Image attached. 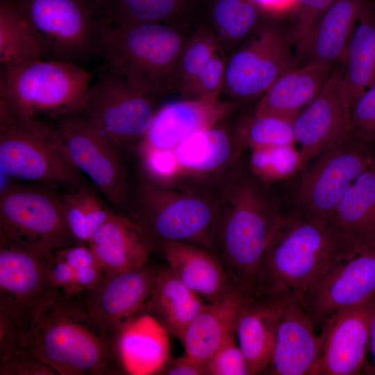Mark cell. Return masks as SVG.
I'll return each mask as SVG.
<instances>
[{"label":"cell","instance_id":"7dc6e473","mask_svg":"<svg viewBox=\"0 0 375 375\" xmlns=\"http://www.w3.org/2000/svg\"><path fill=\"white\" fill-rule=\"evenodd\" d=\"M160 374L165 375H207L206 363L185 354L170 359Z\"/></svg>","mask_w":375,"mask_h":375},{"label":"cell","instance_id":"bcb514c9","mask_svg":"<svg viewBox=\"0 0 375 375\" xmlns=\"http://www.w3.org/2000/svg\"><path fill=\"white\" fill-rule=\"evenodd\" d=\"M55 256L69 265L74 271L99 264L87 244H75L54 253Z\"/></svg>","mask_w":375,"mask_h":375},{"label":"cell","instance_id":"7a4b0ae2","mask_svg":"<svg viewBox=\"0 0 375 375\" xmlns=\"http://www.w3.org/2000/svg\"><path fill=\"white\" fill-rule=\"evenodd\" d=\"M26 346L58 375H104L121 368L112 338L81 301L60 289L38 311Z\"/></svg>","mask_w":375,"mask_h":375},{"label":"cell","instance_id":"3957f363","mask_svg":"<svg viewBox=\"0 0 375 375\" xmlns=\"http://www.w3.org/2000/svg\"><path fill=\"white\" fill-rule=\"evenodd\" d=\"M219 212L215 188L161 185L144 178L131 191L125 214L144 231L156 249L170 242L212 250Z\"/></svg>","mask_w":375,"mask_h":375},{"label":"cell","instance_id":"d4e9b609","mask_svg":"<svg viewBox=\"0 0 375 375\" xmlns=\"http://www.w3.org/2000/svg\"><path fill=\"white\" fill-rule=\"evenodd\" d=\"M160 249L170 269L207 303H217L234 292L224 265L212 251L180 242H167Z\"/></svg>","mask_w":375,"mask_h":375},{"label":"cell","instance_id":"52a82bcc","mask_svg":"<svg viewBox=\"0 0 375 375\" xmlns=\"http://www.w3.org/2000/svg\"><path fill=\"white\" fill-rule=\"evenodd\" d=\"M0 169L8 178L68 189L83 184L55 126L0 115Z\"/></svg>","mask_w":375,"mask_h":375},{"label":"cell","instance_id":"8d00e7d4","mask_svg":"<svg viewBox=\"0 0 375 375\" xmlns=\"http://www.w3.org/2000/svg\"><path fill=\"white\" fill-rule=\"evenodd\" d=\"M294 119L267 113H255L238 132L242 145L251 149L293 145L296 143Z\"/></svg>","mask_w":375,"mask_h":375},{"label":"cell","instance_id":"ffe728a7","mask_svg":"<svg viewBox=\"0 0 375 375\" xmlns=\"http://www.w3.org/2000/svg\"><path fill=\"white\" fill-rule=\"evenodd\" d=\"M235 104L219 98L188 99L157 110L137 150H171L192 135L225 119Z\"/></svg>","mask_w":375,"mask_h":375},{"label":"cell","instance_id":"4316f807","mask_svg":"<svg viewBox=\"0 0 375 375\" xmlns=\"http://www.w3.org/2000/svg\"><path fill=\"white\" fill-rule=\"evenodd\" d=\"M333 66L308 62L281 76L262 96L255 113L295 119L319 94Z\"/></svg>","mask_w":375,"mask_h":375},{"label":"cell","instance_id":"2e32d148","mask_svg":"<svg viewBox=\"0 0 375 375\" xmlns=\"http://www.w3.org/2000/svg\"><path fill=\"white\" fill-rule=\"evenodd\" d=\"M160 267L150 263L106 274L81 301L93 319L112 338L127 322L143 312L154 289Z\"/></svg>","mask_w":375,"mask_h":375},{"label":"cell","instance_id":"1f68e13d","mask_svg":"<svg viewBox=\"0 0 375 375\" xmlns=\"http://www.w3.org/2000/svg\"><path fill=\"white\" fill-rule=\"evenodd\" d=\"M47 57L40 32L15 0L0 1V65Z\"/></svg>","mask_w":375,"mask_h":375},{"label":"cell","instance_id":"d590c367","mask_svg":"<svg viewBox=\"0 0 375 375\" xmlns=\"http://www.w3.org/2000/svg\"><path fill=\"white\" fill-rule=\"evenodd\" d=\"M222 46L215 31L208 27L198 28L188 38L180 60L175 90L183 98Z\"/></svg>","mask_w":375,"mask_h":375},{"label":"cell","instance_id":"ba28073f","mask_svg":"<svg viewBox=\"0 0 375 375\" xmlns=\"http://www.w3.org/2000/svg\"><path fill=\"white\" fill-rule=\"evenodd\" d=\"M0 237L41 252L55 253L76 244L61 195L32 185H9L1 190Z\"/></svg>","mask_w":375,"mask_h":375},{"label":"cell","instance_id":"277c9868","mask_svg":"<svg viewBox=\"0 0 375 375\" xmlns=\"http://www.w3.org/2000/svg\"><path fill=\"white\" fill-rule=\"evenodd\" d=\"M188 38L181 24L113 26L103 19L97 55L133 88L160 98L176 90Z\"/></svg>","mask_w":375,"mask_h":375},{"label":"cell","instance_id":"7c38bea8","mask_svg":"<svg viewBox=\"0 0 375 375\" xmlns=\"http://www.w3.org/2000/svg\"><path fill=\"white\" fill-rule=\"evenodd\" d=\"M55 128L74 166L92 181L116 211L125 213L129 188L123 151L82 112L58 118Z\"/></svg>","mask_w":375,"mask_h":375},{"label":"cell","instance_id":"d6986e66","mask_svg":"<svg viewBox=\"0 0 375 375\" xmlns=\"http://www.w3.org/2000/svg\"><path fill=\"white\" fill-rule=\"evenodd\" d=\"M369 301L323 323L321 351L311 375L363 374L369 350Z\"/></svg>","mask_w":375,"mask_h":375},{"label":"cell","instance_id":"4fadbf2b","mask_svg":"<svg viewBox=\"0 0 375 375\" xmlns=\"http://www.w3.org/2000/svg\"><path fill=\"white\" fill-rule=\"evenodd\" d=\"M54 253L30 249L0 237V312L28 333L40 307L56 288L49 272Z\"/></svg>","mask_w":375,"mask_h":375},{"label":"cell","instance_id":"4dcf8cb0","mask_svg":"<svg viewBox=\"0 0 375 375\" xmlns=\"http://www.w3.org/2000/svg\"><path fill=\"white\" fill-rule=\"evenodd\" d=\"M344 59L342 81L352 106L375 81V17L370 6L364 10L358 21Z\"/></svg>","mask_w":375,"mask_h":375},{"label":"cell","instance_id":"8fae6325","mask_svg":"<svg viewBox=\"0 0 375 375\" xmlns=\"http://www.w3.org/2000/svg\"><path fill=\"white\" fill-rule=\"evenodd\" d=\"M302 173L294 200L299 212L329 223L355 180L374 162L375 152L349 136L328 148Z\"/></svg>","mask_w":375,"mask_h":375},{"label":"cell","instance_id":"8992f818","mask_svg":"<svg viewBox=\"0 0 375 375\" xmlns=\"http://www.w3.org/2000/svg\"><path fill=\"white\" fill-rule=\"evenodd\" d=\"M94 77L81 65L55 59L1 65L0 115L58 119L83 112Z\"/></svg>","mask_w":375,"mask_h":375},{"label":"cell","instance_id":"ee69618b","mask_svg":"<svg viewBox=\"0 0 375 375\" xmlns=\"http://www.w3.org/2000/svg\"><path fill=\"white\" fill-rule=\"evenodd\" d=\"M27 334L15 319L0 312V360L26 347Z\"/></svg>","mask_w":375,"mask_h":375},{"label":"cell","instance_id":"681fc988","mask_svg":"<svg viewBox=\"0 0 375 375\" xmlns=\"http://www.w3.org/2000/svg\"><path fill=\"white\" fill-rule=\"evenodd\" d=\"M262 12L278 15L296 9L297 0H252Z\"/></svg>","mask_w":375,"mask_h":375},{"label":"cell","instance_id":"f907efd6","mask_svg":"<svg viewBox=\"0 0 375 375\" xmlns=\"http://www.w3.org/2000/svg\"><path fill=\"white\" fill-rule=\"evenodd\" d=\"M369 350L373 360L367 362L363 374L375 375V296L369 301Z\"/></svg>","mask_w":375,"mask_h":375},{"label":"cell","instance_id":"b9f144b4","mask_svg":"<svg viewBox=\"0 0 375 375\" xmlns=\"http://www.w3.org/2000/svg\"><path fill=\"white\" fill-rule=\"evenodd\" d=\"M206 367L207 375H251L235 334L206 362Z\"/></svg>","mask_w":375,"mask_h":375},{"label":"cell","instance_id":"f6af8a7d","mask_svg":"<svg viewBox=\"0 0 375 375\" xmlns=\"http://www.w3.org/2000/svg\"><path fill=\"white\" fill-rule=\"evenodd\" d=\"M49 276L54 288L60 289L70 296L79 294L74 269L55 255L49 267Z\"/></svg>","mask_w":375,"mask_h":375},{"label":"cell","instance_id":"cb8c5ba5","mask_svg":"<svg viewBox=\"0 0 375 375\" xmlns=\"http://www.w3.org/2000/svg\"><path fill=\"white\" fill-rule=\"evenodd\" d=\"M106 274L139 267L149 261L155 245L131 217L115 211L87 244Z\"/></svg>","mask_w":375,"mask_h":375},{"label":"cell","instance_id":"44dd1931","mask_svg":"<svg viewBox=\"0 0 375 375\" xmlns=\"http://www.w3.org/2000/svg\"><path fill=\"white\" fill-rule=\"evenodd\" d=\"M275 347L265 372L276 375H311L322 340L311 317L294 296L282 294Z\"/></svg>","mask_w":375,"mask_h":375},{"label":"cell","instance_id":"9a60e30c","mask_svg":"<svg viewBox=\"0 0 375 375\" xmlns=\"http://www.w3.org/2000/svg\"><path fill=\"white\" fill-rule=\"evenodd\" d=\"M375 296V244L335 262L305 292L301 303L315 325Z\"/></svg>","mask_w":375,"mask_h":375},{"label":"cell","instance_id":"603a6c76","mask_svg":"<svg viewBox=\"0 0 375 375\" xmlns=\"http://www.w3.org/2000/svg\"><path fill=\"white\" fill-rule=\"evenodd\" d=\"M169 333L151 315L142 312L117 332L116 356L130 375L160 374L170 358Z\"/></svg>","mask_w":375,"mask_h":375},{"label":"cell","instance_id":"74e56055","mask_svg":"<svg viewBox=\"0 0 375 375\" xmlns=\"http://www.w3.org/2000/svg\"><path fill=\"white\" fill-rule=\"evenodd\" d=\"M251 149L250 167L260 182L272 183L301 170L300 153L294 144Z\"/></svg>","mask_w":375,"mask_h":375},{"label":"cell","instance_id":"ab89813d","mask_svg":"<svg viewBox=\"0 0 375 375\" xmlns=\"http://www.w3.org/2000/svg\"><path fill=\"white\" fill-rule=\"evenodd\" d=\"M227 59L221 47L197 76L183 98H219L223 91Z\"/></svg>","mask_w":375,"mask_h":375},{"label":"cell","instance_id":"ac0fdd59","mask_svg":"<svg viewBox=\"0 0 375 375\" xmlns=\"http://www.w3.org/2000/svg\"><path fill=\"white\" fill-rule=\"evenodd\" d=\"M242 146L238 134L234 136L222 122L192 135L173 149L176 184L214 188L238 169Z\"/></svg>","mask_w":375,"mask_h":375},{"label":"cell","instance_id":"c3c4849f","mask_svg":"<svg viewBox=\"0 0 375 375\" xmlns=\"http://www.w3.org/2000/svg\"><path fill=\"white\" fill-rule=\"evenodd\" d=\"M79 294L95 288L103 278L105 272L100 264L75 271Z\"/></svg>","mask_w":375,"mask_h":375},{"label":"cell","instance_id":"e575fe53","mask_svg":"<svg viewBox=\"0 0 375 375\" xmlns=\"http://www.w3.org/2000/svg\"><path fill=\"white\" fill-rule=\"evenodd\" d=\"M261 13L252 0H215L210 10L212 30L224 47L239 42L256 28Z\"/></svg>","mask_w":375,"mask_h":375},{"label":"cell","instance_id":"7bdbcfd3","mask_svg":"<svg viewBox=\"0 0 375 375\" xmlns=\"http://www.w3.org/2000/svg\"><path fill=\"white\" fill-rule=\"evenodd\" d=\"M0 375L58 374L26 346L0 360Z\"/></svg>","mask_w":375,"mask_h":375},{"label":"cell","instance_id":"9c48e42d","mask_svg":"<svg viewBox=\"0 0 375 375\" xmlns=\"http://www.w3.org/2000/svg\"><path fill=\"white\" fill-rule=\"evenodd\" d=\"M42 36L49 59L82 66L97 55L103 18L96 0H15Z\"/></svg>","mask_w":375,"mask_h":375},{"label":"cell","instance_id":"83f0119b","mask_svg":"<svg viewBox=\"0 0 375 375\" xmlns=\"http://www.w3.org/2000/svg\"><path fill=\"white\" fill-rule=\"evenodd\" d=\"M242 295L234 291L224 299L207 303L181 340L188 356L206 363L233 335Z\"/></svg>","mask_w":375,"mask_h":375},{"label":"cell","instance_id":"f546056e","mask_svg":"<svg viewBox=\"0 0 375 375\" xmlns=\"http://www.w3.org/2000/svg\"><path fill=\"white\" fill-rule=\"evenodd\" d=\"M369 0H334L319 20L306 56L326 65L343 60L356 25Z\"/></svg>","mask_w":375,"mask_h":375},{"label":"cell","instance_id":"f1b7e54d","mask_svg":"<svg viewBox=\"0 0 375 375\" xmlns=\"http://www.w3.org/2000/svg\"><path fill=\"white\" fill-rule=\"evenodd\" d=\"M207 302L167 267H160L156 285L143 312L153 316L171 335L181 340Z\"/></svg>","mask_w":375,"mask_h":375},{"label":"cell","instance_id":"5bb4252c","mask_svg":"<svg viewBox=\"0 0 375 375\" xmlns=\"http://www.w3.org/2000/svg\"><path fill=\"white\" fill-rule=\"evenodd\" d=\"M296 67L285 38L264 26L227 60L223 91L235 99L262 96L283 74Z\"/></svg>","mask_w":375,"mask_h":375},{"label":"cell","instance_id":"d6a6232c","mask_svg":"<svg viewBox=\"0 0 375 375\" xmlns=\"http://www.w3.org/2000/svg\"><path fill=\"white\" fill-rule=\"evenodd\" d=\"M104 21L113 26L181 24L194 0H96Z\"/></svg>","mask_w":375,"mask_h":375},{"label":"cell","instance_id":"60d3db41","mask_svg":"<svg viewBox=\"0 0 375 375\" xmlns=\"http://www.w3.org/2000/svg\"><path fill=\"white\" fill-rule=\"evenodd\" d=\"M334 0H297L294 42L298 53L306 56L314 30Z\"/></svg>","mask_w":375,"mask_h":375},{"label":"cell","instance_id":"e0dca14e","mask_svg":"<svg viewBox=\"0 0 375 375\" xmlns=\"http://www.w3.org/2000/svg\"><path fill=\"white\" fill-rule=\"evenodd\" d=\"M342 74V70L333 71L319 94L294 119L301 169L322 152L351 135V106L344 92Z\"/></svg>","mask_w":375,"mask_h":375},{"label":"cell","instance_id":"5b68a950","mask_svg":"<svg viewBox=\"0 0 375 375\" xmlns=\"http://www.w3.org/2000/svg\"><path fill=\"white\" fill-rule=\"evenodd\" d=\"M344 256V244L329 223L300 212L283 217L265 254L258 291L289 294L301 301L307 290Z\"/></svg>","mask_w":375,"mask_h":375},{"label":"cell","instance_id":"7402d4cb","mask_svg":"<svg viewBox=\"0 0 375 375\" xmlns=\"http://www.w3.org/2000/svg\"><path fill=\"white\" fill-rule=\"evenodd\" d=\"M281 305V294L258 291L242 296L235 335L251 375L264 372L271 362Z\"/></svg>","mask_w":375,"mask_h":375},{"label":"cell","instance_id":"836d02e7","mask_svg":"<svg viewBox=\"0 0 375 375\" xmlns=\"http://www.w3.org/2000/svg\"><path fill=\"white\" fill-rule=\"evenodd\" d=\"M61 199L76 244H88L116 211L103 202L95 190L84 183L68 189Z\"/></svg>","mask_w":375,"mask_h":375},{"label":"cell","instance_id":"f35d334b","mask_svg":"<svg viewBox=\"0 0 375 375\" xmlns=\"http://www.w3.org/2000/svg\"><path fill=\"white\" fill-rule=\"evenodd\" d=\"M350 132L358 142L375 147V81L351 106Z\"/></svg>","mask_w":375,"mask_h":375},{"label":"cell","instance_id":"6da1fadb","mask_svg":"<svg viewBox=\"0 0 375 375\" xmlns=\"http://www.w3.org/2000/svg\"><path fill=\"white\" fill-rule=\"evenodd\" d=\"M219 212L212 251L224 265L234 291H258L265 254L283 216L261 182L237 169L215 188Z\"/></svg>","mask_w":375,"mask_h":375},{"label":"cell","instance_id":"30bf717a","mask_svg":"<svg viewBox=\"0 0 375 375\" xmlns=\"http://www.w3.org/2000/svg\"><path fill=\"white\" fill-rule=\"evenodd\" d=\"M158 99L106 67L90 85L82 113L124 151L137 149L144 137L158 109Z\"/></svg>","mask_w":375,"mask_h":375},{"label":"cell","instance_id":"484cf974","mask_svg":"<svg viewBox=\"0 0 375 375\" xmlns=\"http://www.w3.org/2000/svg\"><path fill=\"white\" fill-rule=\"evenodd\" d=\"M330 224L340 236L347 256L375 244V162L346 192Z\"/></svg>","mask_w":375,"mask_h":375}]
</instances>
